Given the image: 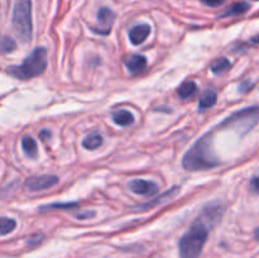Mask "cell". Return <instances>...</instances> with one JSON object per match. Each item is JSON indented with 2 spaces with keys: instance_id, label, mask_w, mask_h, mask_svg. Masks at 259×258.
I'll return each instance as SVG.
<instances>
[{
  "instance_id": "7a4b0ae2",
  "label": "cell",
  "mask_w": 259,
  "mask_h": 258,
  "mask_svg": "<svg viewBox=\"0 0 259 258\" xmlns=\"http://www.w3.org/2000/svg\"><path fill=\"white\" fill-rule=\"evenodd\" d=\"M210 228L197 218L189 232L185 233L179 242V252L181 258H199L209 237Z\"/></svg>"
},
{
  "instance_id": "603a6c76",
  "label": "cell",
  "mask_w": 259,
  "mask_h": 258,
  "mask_svg": "<svg viewBox=\"0 0 259 258\" xmlns=\"http://www.w3.org/2000/svg\"><path fill=\"white\" fill-rule=\"evenodd\" d=\"M201 3H204L206 7H210V8H217V7H220V5L224 4L227 0H200Z\"/></svg>"
},
{
  "instance_id": "6da1fadb",
  "label": "cell",
  "mask_w": 259,
  "mask_h": 258,
  "mask_svg": "<svg viewBox=\"0 0 259 258\" xmlns=\"http://www.w3.org/2000/svg\"><path fill=\"white\" fill-rule=\"evenodd\" d=\"M220 158L215 153L212 134L206 133L200 137L182 158V167L186 171H206L219 166Z\"/></svg>"
},
{
  "instance_id": "44dd1931",
  "label": "cell",
  "mask_w": 259,
  "mask_h": 258,
  "mask_svg": "<svg viewBox=\"0 0 259 258\" xmlns=\"http://www.w3.org/2000/svg\"><path fill=\"white\" fill-rule=\"evenodd\" d=\"M17 43L13 38L10 37H2L0 38V55H5V53H10L15 50Z\"/></svg>"
},
{
  "instance_id": "30bf717a",
  "label": "cell",
  "mask_w": 259,
  "mask_h": 258,
  "mask_svg": "<svg viewBox=\"0 0 259 258\" xmlns=\"http://www.w3.org/2000/svg\"><path fill=\"white\" fill-rule=\"evenodd\" d=\"M149 33H151V27H149L148 24L134 25V27L129 30V40H131L132 45L134 46L142 45V43L148 38Z\"/></svg>"
},
{
  "instance_id": "484cf974",
  "label": "cell",
  "mask_w": 259,
  "mask_h": 258,
  "mask_svg": "<svg viewBox=\"0 0 259 258\" xmlns=\"http://www.w3.org/2000/svg\"><path fill=\"white\" fill-rule=\"evenodd\" d=\"M47 137L48 138H50L51 137V133L48 131H42L40 132V138L43 139V141H46V139H47Z\"/></svg>"
},
{
  "instance_id": "83f0119b",
  "label": "cell",
  "mask_w": 259,
  "mask_h": 258,
  "mask_svg": "<svg viewBox=\"0 0 259 258\" xmlns=\"http://www.w3.org/2000/svg\"><path fill=\"white\" fill-rule=\"evenodd\" d=\"M254 237H255V239L259 240V227L257 228V229H255V232H254Z\"/></svg>"
},
{
  "instance_id": "9c48e42d",
  "label": "cell",
  "mask_w": 259,
  "mask_h": 258,
  "mask_svg": "<svg viewBox=\"0 0 259 258\" xmlns=\"http://www.w3.org/2000/svg\"><path fill=\"white\" fill-rule=\"evenodd\" d=\"M129 190L137 195H142V196H148V195H153L158 191V185L153 181H148L144 179H134L129 181L128 184Z\"/></svg>"
},
{
  "instance_id": "d4e9b609",
  "label": "cell",
  "mask_w": 259,
  "mask_h": 258,
  "mask_svg": "<svg viewBox=\"0 0 259 258\" xmlns=\"http://www.w3.org/2000/svg\"><path fill=\"white\" fill-rule=\"evenodd\" d=\"M250 189H252L254 192H258L259 194V176L253 177V179L250 180Z\"/></svg>"
},
{
  "instance_id": "2e32d148",
  "label": "cell",
  "mask_w": 259,
  "mask_h": 258,
  "mask_svg": "<svg viewBox=\"0 0 259 258\" xmlns=\"http://www.w3.org/2000/svg\"><path fill=\"white\" fill-rule=\"evenodd\" d=\"M177 192H179V187H172L169 191L164 192V194H162L159 197H156L153 201H149V202H147V204H144V205H138L137 207H138V209H142V210H148L149 207H153V206H156L157 204H161V202L169 200L171 197H174L175 195L177 194Z\"/></svg>"
},
{
  "instance_id": "52a82bcc",
  "label": "cell",
  "mask_w": 259,
  "mask_h": 258,
  "mask_svg": "<svg viewBox=\"0 0 259 258\" xmlns=\"http://www.w3.org/2000/svg\"><path fill=\"white\" fill-rule=\"evenodd\" d=\"M114 20H115V14L109 8H101L98 12V27H93L91 29L95 33L101 35H108L111 32Z\"/></svg>"
},
{
  "instance_id": "7402d4cb",
  "label": "cell",
  "mask_w": 259,
  "mask_h": 258,
  "mask_svg": "<svg viewBox=\"0 0 259 258\" xmlns=\"http://www.w3.org/2000/svg\"><path fill=\"white\" fill-rule=\"evenodd\" d=\"M77 206V202H63V204H51V205H45V206H40V210L45 211V210H60V209H72V207Z\"/></svg>"
},
{
  "instance_id": "ac0fdd59",
  "label": "cell",
  "mask_w": 259,
  "mask_h": 258,
  "mask_svg": "<svg viewBox=\"0 0 259 258\" xmlns=\"http://www.w3.org/2000/svg\"><path fill=\"white\" fill-rule=\"evenodd\" d=\"M101 144H103V137H101V134H99L98 132H93V133L88 134L82 141L83 148L90 149V151L99 148Z\"/></svg>"
},
{
  "instance_id": "9a60e30c",
  "label": "cell",
  "mask_w": 259,
  "mask_h": 258,
  "mask_svg": "<svg viewBox=\"0 0 259 258\" xmlns=\"http://www.w3.org/2000/svg\"><path fill=\"white\" fill-rule=\"evenodd\" d=\"M196 82H194V81H185V82L181 83V85L179 86V89H177V95H179L180 99H182V100H186V99L194 96L195 94H196Z\"/></svg>"
},
{
  "instance_id": "4fadbf2b",
  "label": "cell",
  "mask_w": 259,
  "mask_h": 258,
  "mask_svg": "<svg viewBox=\"0 0 259 258\" xmlns=\"http://www.w3.org/2000/svg\"><path fill=\"white\" fill-rule=\"evenodd\" d=\"M113 120L114 123L118 124L120 126H128L133 124L134 116L133 114L125 109H119V110L114 111L113 113Z\"/></svg>"
},
{
  "instance_id": "ba28073f",
  "label": "cell",
  "mask_w": 259,
  "mask_h": 258,
  "mask_svg": "<svg viewBox=\"0 0 259 258\" xmlns=\"http://www.w3.org/2000/svg\"><path fill=\"white\" fill-rule=\"evenodd\" d=\"M58 177L55 175H42V176H33L27 179L25 181V186L30 191H42V190H47L53 187L55 185L58 184Z\"/></svg>"
},
{
  "instance_id": "3957f363",
  "label": "cell",
  "mask_w": 259,
  "mask_h": 258,
  "mask_svg": "<svg viewBox=\"0 0 259 258\" xmlns=\"http://www.w3.org/2000/svg\"><path fill=\"white\" fill-rule=\"evenodd\" d=\"M47 67V50L45 47H37L29 56L25 57L20 65L10 66L7 72L19 80H30L42 75Z\"/></svg>"
},
{
  "instance_id": "277c9868",
  "label": "cell",
  "mask_w": 259,
  "mask_h": 258,
  "mask_svg": "<svg viewBox=\"0 0 259 258\" xmlns=\"http://www.w3.org/2000/svg\"><path fill=\"white\" fill-rule=\"evenodd\" d=\"M259 123V105L248 106L234 111L220 123L219 128L233 131L239 137H244Z\"/></svg>"
},
{
  "instance_id": "5bb4252c",
  "label": "cell",
  "mask_w": 259,
  "mask_h": 258,
  "mask_svg": "<svg viewBox=\"0 0 259 258\" xmlns=\"http://www.w3.org/2000/svg\"><path fill=\"white\" fill-rule=\"evenodd\" d=\"M22 148L24 153L27 154L29 158L35 159L38 156V147L37 142L32 138L30 136H24L22 138Z\"/></svg>"
},
{
  "instance_id": "e0dca14e",
  "label": "cell",
  "mask_w": 259,
  "mask_h": 258,
  "mask_svg": "<svg viewBox=\"0 0 259 258\" xmlns=\"http://www.w3.org/2000/svg\"><path fill=\"white\" fill-rule=\"evenodd\" d=\"M250 5L245 2H239V3H235L233 4L232 7L229 8L228 10H225L220 18H228V17H235V15H242L244 13H247L249 10Z\"/></svg>"
},
{
  "instance_id": "5b68a950",
  "label": "cell",
  "mask_w": 259,
  "mask_h": 258,
  "mask_svg": "<svg viewBox=\"0 0 259 258\" xmlns=\"http://www.w3.org/2000/svg\"><path fill=\"white\" fill-rule=\"evenodd\" d=\"M13 28L24 43H29L32 39L33 22H32V0H17L13 8Z\"/></svg>"
},
{
  "instance_id": "8fae6325",
  "label": "cell",
  "mask_w": 259,
  "mask_h": 258,
  "mask_svg": "<svg viewBox=\"0 0 259 258\" xmlns=\"http://www.w3.org/2000/svg\"><path fill=\"white\" fill-rule=\"evenodd\" d=\"M125 66L129 72L139 73L147 67V58L142 55H132L125 60Z\"/></svg>"
},
{
  "instance_id": "7c38bea8",
  "label": "cell",
  "mask_w": 259,
  "mask_h": 258,
  "mask_svg": "<svg viewBox=\"0 0 259 258\" xmlns=\"http://www.w3.org/2000/svg\"><path fill=\"white\" fill-rule=\"evenodd\" d=\"M217 101H218L217 91L212 90V89H207V90H205V93L202 94L201 98H200L199 109L200 110H206V109L212 108V106L217 104Z\"/></svg>"
},
{
  "instance_id": "4316f807",
  "label": "cell",
  "mask_w": 259,
  "mask_h": 258,
  "mask_svg": "<svg viewBox=\"0 0 259 258\" xmlns=\"http://www.w3.org/2000/svg\"><path fill=\"white\" fill-rule=\"evenodd\" d=\"M252 42H253V43H259V34L252 38Z\"/></svg>"
},
{
  "instance_id": "ffe728a7",
  "label": "cell",
  "mask_w": 259,
  "mask_h": 258,
  "mask_svg": "<svg viewBox=\"0 0 259 258\" xmlns=\"http://www.w3.org/2000/svg\"><path fill=\"white\" fill-rule=\"evenodd\" d=\"M17 227V222L12 218L0 217V235H7L12 233Z\"/></svg>"
},
{
  "instance_id": "8992f818",
  "label": "cell",
  "mask_w": 259,
  "mask_h": 258,
  "mask_svg": "<svg viewBox=\"0 0 259 258\" xmlns=\"http://www.w3.org/2000/svg\"><path fill=\"white\" fill-rule=\"evenodd\" d=\"M225 212V205L222 201H212L205 205L201 209L199 219L204 222L209 228L215 227L222 220Z\"/></svg>"
},
{
  "instance_id": "cb8c5ba5",
  "label": "cell",
  "mask_w": 259,
  "mask_h": 258,
  "mask_svg": "<svg viewBox=\"0 0 259 258\" xmlns=\"http://www.w3.org/2000/svg\"><path fill=\"white\" fill-rule=\"evenodd\" d=\"M253 85L254 83H252L250 81H244V82H242L239 85V91L240 93H247V91H249L253 88Z\"/></svg>"
},
{
  "instance_id": "d6986e66",
  "label": "cell",
  "mask_w": 259,
  "mask_h": 258,
  "mask_svg": "<svg viewBox=\"0 0 259 258\" xmlns=\"http://www.w3.org/2000/svg\"><path fill=\"white\" fill-rule=\"evenodd\" d=\"M230 66H232L230 61L228 60V58L222 57V58H218L217 61H214V62L211 63L210 70H211V72L215 73V75H222V73L227 72V71L229 70Z\"/></svg>"
}]
</instances>
